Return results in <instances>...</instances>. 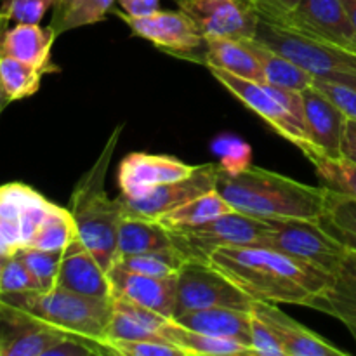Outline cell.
Instances as JSON below:
<instances>
[{"mask_svg": "<svg viewBox=\"0 0 356 356\" xmlns=\"http://www.w3.org/2000/svg\"><path fill=\"white\" fill-rule=\"evenodd\" d=\"M115 2L117 0H58L49 26L59 37L66 31L101 23L106 19Z\"/></svg>", "mask_w": 356, "mask_h": 356, "instance_id": "f1b7e54d", "label": "cell"}, {"mask_svg": "<svg viewBox=\"0 0 356 356\" xmlns=\"http://www.w3.org/2000/svg\"><path fill=\"white\" fill-rule=\"evenodd\" d=\"M278 26L356 54L353 24L341 0H301L298 9Z\"/></svg>", "mask_w": 356, "mask_h": 356, "instance_id": "8fae6325", "label": "cell"}, {"mask_svg": "<svg viewBox=\"0 0 356 356\" xmlns=\"http://www.w3.org/2000/svg\"><path fill=\"white\" fill-rule=\"evenodd\" d=\"M177 6L195 21L204 37L236 40L256 37L259 14L240 0H179Z\"/></svg>", "mask_w": 356, "mask_h": 356, "instance_id": "5bb4252c", "label": "cell"}, {"mask_svg": "<svg viewBox=\"0 0 356 356\" xmlns=\"http://www.w3.org/2000/svg\"><path fill=\"white\" fill-rule=\"evenodd\" d=\"M250 313H252V322H250V346H252L256 356H285L284 348H282L277 334L252 309H250Z\"/></svg>", "mask_w": 356, "mask_h": 356, "instance_id": "60d3db41", "label": "cell"}, {"mask_svg": "<svg viewBox=\"0 0 356 356\" xmlns=\"http://www.w3.org/2000/svg\"><path fill=\"white\" fill-rule=\"evenodd\" d=\"M301 3V0H256L254 9L261 19L273 24H282Z\"/></svg>", "mask_w": 356, "mask_h": 356, "instance_id": "7bdbcfd3", "label": "cell"}, {"mask_svg": "<svg viewBox=\"0 0 356 356\" xmlns=\"http://www.w3.org/2000/svg\"><path fill=\"white\" fill-rule=\"evenodd\" d=\"M124 14L132 17L149 16L160 9V0H117Z\"/></svg>", "mask_w": 356, "mask_h": 356, "instance_id": "ee69618b", "label": "cell"}, {"mask_svg": "<svg viewBox=\"0 0 356 356\" xmlns=\"http://www.w3.org/2000/svg\"><path fill=\"white\" fill-rule=\"evenodd\" d=\"M209 263L252 301L312 308L325 292L330 275L301 259L264 245H226Z\"/></svg>", "mask_w": 356, "mask_h": 356, "instance_id": "6da1fadb", "label": "cell"}, {"mask_svg": "<svg viewBox=\"0 0 356 356\" xmlns=\"http://www.w3.org/2000/svg\"><path fill=\"white\" fill-rule=\"evenodd\" d=\"M0 256H3V257H9V256H13V250H10L9 247L6 245V242H3L2 238H0Z\"/></svg>", "mask_w": 356, "mask_h": 356, "instance_id": "c3c4849f", "label": "cell"}, {"mask_svg": "<svg viewBox=\"0 0 356 356\" xmlns=\"http://www.w3.org/2000/svg\"><path fill=\"white\" fill-rule=\"evenodd\" d=\"M56 38L51 26H40V23H16L14 26L0 23V54L37 66L44 73L59 72L51 59Z\"/></svg>", "mask_w": 356, "mask_h": 356, "instance_id": "ffe728a7", "label": "cell"}, {"mask_svg": "<svg viewBox=\"0 0 356 356\" xmlns=\"http://www.w3.org/2000/svg\"><path fill=\"white\" fill-rule=\"evenodd\" d=\"M302 96H305L306 124L315 153L330 159H341V139L348 117L329 96H325L315 86L302 90Z\"/></svg>", "mask_w": 356, "mask_h": 356, "instance_id": "ac0fdd59", "label": "cell"}, {"mask_svg": "<svg viewBox=\"0 0 356 356\" xmlns=\"http://www.w3.org/2000/svg\"><path fill=\"white\" fill-rule=\"evenodd\" d=\"M256 245L280 250L301 259L332 277L348 249L337 242L320 221L312 219H273Z\"/></svg>", "mask_w": 356, "mask_h": 356, "instance_id": "8992f818", "label": "cell"}, {"mask_svg": "<svg viewBox=\"0 0 356 356\" xmlns=\"http://www.w3.org/2000/svg\"><path fill=\"white\" fill-rule=\"evenodd\" d=\"M341 2H343L344 9H346L348 17H350L351 24H353V30L356 35V0H341Z\"/></svg>", "mask_w": 356, "mask_h": 356, "instance_id": "bcb514c9", "label": "cell"}, {"mask_svg": "<svg viewBox=\"0 0 356 356\" xmlns=\"http://www.w3.org/2000/svg\"><path fill=\"white\" fill-rule=\"evenodd\" d=\"M0 301L17 306L63 332L96 341L104 339L113 312V299L89 298L59 287L51 291L3 294L0 296Z\"/></svg>", "mask_w": 356, "mask_h": 356, "instance_id": "277c9868", "label": "cell"}, {"mask_svg": "<svg viewBox=\"0 0 356 356\" xmlns=\"http://www.w3.org/2000/svg\"><path fill=\"white\" fill-rule=\"evenodd\" d=\"M341 159L356 165V120L348 118L344 125L343 139H341Z\"/></svg>", "mask_w": 356, "mask_h": 356, "instance_id": "f6af8a7d", "label": "cell"}, {"mask_svg": "<svg viewBox=\"0 0 356 356\" xmlns=\"http://www.w3.org/2000/svg\"><path fill=\"white\" fill-rule=\"evenodd\" d=\"M167 316L124 298H113V312L104 339H162ZM103 341V339H101Z\"/></svg>", "mask_w": 356, "mask_h": 356, "instance_id": "7402d4cb", "label": "cell"}, {"mask_svg": "<svg viewBox=\"0 0 356 356\" xmlns=\"http://www.w3.org/2000/svg\"><path fill=\"white\" fill-rule=\"evenodd\" d=\"M240 2H243V3H245V6H249V7H254L256 0H240Z\"/></svg>", "mask_w": 356, "mask_h": 356, "instance_id": "f907efd6", "label": "cell"}, {"mask_svg": "<svg viewBox=\"0 0 356 356\" xmlns=\"http://www.w3.org/2000/svg\"><path fill=\"white\" fill-rule=\"evenodd\" d=\"M44 75L45 73L37 66L0 54V79L10 101L24 99L37 94Z\"/></svg>", "mask_w": 356, "mask_h": 356, "instance_id": "836d02e7", "label": "cell"}, {"mask_svg": "<svg viewBox=\"0 0 356 356\" xmlns=\"http://www.w3.org/2000/svg\"><path fill=\"white\" fill-rule=\"evenodd\" d=\"M58 287L89 298L113 299L110 275L79 240L61 254Z\"/></svg>", "mask_w": 356, "mask_h": 356, "instance_id": "d6986e66", "label": "cell"}, {"mask_svg": "<svg viewBox=\"0 0 356 356\" xmlns=\"http://www.w3.org/2000/svg\"><path fill=\"white\" fill-rule=\"evenodd\" d=\"M6 259L7 257L0 256V278H2V268H3V263H6Z\"/></svg>", "mask_w": 356, "mask_h": 356, "instance_id": "681fc988", "label": "cell"}, {"mask_svg": "<svg viewBox=\"0 0 356 356\" xmlns=\"http://www.w3.org/2000/svg\"><path fill=\"white\" fill-rule=\"evenodd\" d=\"M197 165L169 155L129 153L118 165L117 183L120 197L138 198L162 184L184 179L195 172Z\"/></svg>", "mask_w": 356, "mask_h": 356, "instance_id": "9a60e30c", "label": "cell"}, {"mask_svg": "<svg viewBox=\"0 0 356 356\" xmlns=\"http://www.w3.org/2000/svg\"><path fill=\"white\" fill-rule=\"evenodd\" d=\"M254 301L209 261H188L177 273L174 318L205 308H236L250 312Z\"/></svg>", "mask_w": 356, "mask_h": 356, "instance_id": "ba28073f", "label": "cell"}, {"mask_svg": "<svg viewBox=\"0 0 356 356\" xmlns=\"http://www.w3.org/2000/svg\"><path fill=\"white\" fill-rule=\"evenodd\" d=\"M247 45H249L252 54L259 61L261 70L264 73V83L285 87V89L305 90L312 87L313 82H315V79L305 68L291 61L287 56L268 47L266 44L257 40L256 37L247 38Z\"/></svg>", "mask_w": 356, "mask_h": 356, "instance_id": "4316f807", "label": "cell"}, {"mask_svg": "<svg viewBox=\"0 0 356 356\" xmlns=\"http://www.w3.org/2000/svg\"><path fill=\"white\" fill-rule=\"evenodd\" d=\"M186 263L188 257L183 252L177 249H167L118 257L113 266L132 273L149 275V277H177L181 268Z\"/></svg>", "mask_w": 356, "mask_h": 356, "instance_id": "d6a6232c", "label": "cell"}, {"mask_svg": "<svg viewBox=\"0 0 356 356\" xmlns=\"http://www.w3.org/2000/svg\"><path fill=\"white\" fill-rule=\"evenodd\" d=\"M320 222L350 252H356V198L327 188L325 211Z\"/></svg>", "mask_w": 356, "mask_h": 356, "instance_id": "f546056e", "label": "cell"}, {"mask_svg": "<svg viewBox=\"0 0 356 356\" xmlns=\"http://www.w3.org/2000/svg\"><path fill=\"white\" fill-rule=\"evenodd\" d=\"M209 72L228 92H232L236 99L242 101L254 113L259 115L282 138H285L296 148L301 149L302 155L309 156L315 153L306 129L285 110L284 104L270 90L268 83L252 82V80L242 79V76L214 68V66H209Z\"/></svg>", "mask_w": 356, "mask_h": 356, "instance_id": "9c48e42d", "label": "cell"}, {"mask_svg": "<svg viewBox=\"0 0 356 356\" xmlns=\"http://www.w3.org/2000/svg\"><path fill=\"white\" fill-rule=\"evenodd\" d=\"M211 152L218 156L219 169L222 172H242L252 165V148L240 138L221 134L211 143Z\"/></svg>", "mask_w": 356, "mask_h": 356, "instance_id": "8d00e7d4", "label": "cell"}, {"mask_svg": "<svg viewBox=\"0 0 356 356\" xmlns=\"http://www.w3.org/2000/svg\"><path fill=\"white\" fill-rule=\"evenodd\" d=\"M312 309L339 320L356 343V252L348 250L329 287L313 301Z\"/></svg>", "mask_w": 356, "mask_h": 356, "instance_id": "44dd1931", "label": "cell"}, {"mask_svg": "<svg viewBox=\"0 0 356 356\" xmlns=\"http://www.w3.org/2000/svg\"><path fill=\"white\" fill-rule=\"evenodd\" d=\"M313 86L322 90L325 96H329L341 110L344 111L348 118L356 120V90L351 87L341 86V83L327 82V80H315Z\"/></svg>", "mask_w": 356, "mask_h": 356, "instance_id": "b9f144b4", "label": "cell"}, {"mask_svg": "<svg viewBox=\"0 0 356 356\" xmlns=\"http://www.w3.org/2000/svg\"><path fill=\"white\" fill-rule=\"evenodd\" d=\"M38 291V284L17 254L6 259L0 278V296Z\"/></svg>", "mask_w": 356, "mask_h": 356, "instance_id": "ab89813d", "label": "cell"}, {"mask_svg": "<svg viewBox=\"0 0 356 356\" xmlns=\"http://www.w3.org/2000/svg\"><path fill=\"white\" fill-rule=\"evenodd\" d=\"M118 17L131 28L136 37L152 42L162 51L177 56H193L195 51L204 47V35L195 21L183 10H156L149 16L132 17L117 13Z\"/></svg>", "mask_w": 356, "mask_h": 356, "instance_id": "7c38bea8", "label": "cell"}, {"mask_svg": "<svg viewBox=\"0 0 356 356\" xmlns=\"http://www.w3.org/2000/svg\"><path fill=\"white\" fill-rule=\"evenodd\" d=\"M160 334L162 339L179 346L188 356H256L252 348L240 341L195 332L172 318L167 320Z\"/></svg>", "mask_w": 356, "mask_h": 356, "instance_id": "484cf974", "label": "cell"}, {"mask_svg": "<svg viewBox=\"0 0 356 356\" xmlns=\"http://www.w3.org/2000/svg\"><path fill=\"white\" fill-rule=\"evenodd\" d=\"M176 249L170 229L155 219L122 216L117 235V259L134 254ZM115 259V261H117Z\"/></svg>", "mask_w": 356, "mask_h": 356, "instance_id": "d4e9b609", "label": "cell"}, {"mask_svg": "<svg viewBox=\"0 0 356 356\" xmlns=\"http://www.w3.org/2000/svg\"><path fill=\"white\" fill-rule=\"evenodd\" d=\"M256 38L287 56L291 61L305 68L315 80L351 87L356 90V54L337 45L315 40L278 24L261 19Z\"/></svg>", "mask_w": 356, "mask_h": 356, "instance_id": "5b68a950", "label": "cell"}, {"mask_svg": "<svg viewBox=\"0 0 356 356\" xmlns=\"http://www.w3.org/2000/svg\"><path fill=\"white\" fill-rule=\"evenodd\" d=\"M76 240L79 233L72 212L52 204L28 247L51 250V252H65Z\"/></svg>", "mask_w": 356, "mask_h": 356, "instance_id": "4dcf8cb0", "label": "cell"}, {"mask_svg": "<svg viewBox=\"0 0 356 356\" xmlns=\"http://www.w3.org/2000/svg\"><path fill=\"white\" fill-rule=\"evenodd\" d=\"M108 355L113 356H188L169 341L156 339H103Z\"/></svg>", "mask_w": 356, "mask_h": 356, "instance_id": "74e56055", "label": "cell"}, {"mask_svg": "<svg viewBox=\"0 0 356 356\" xmlns=\"http://www.w3.org/2000/svg\"><path fill=\"white\" fill-rule=\"evenodd\" d=\"M218 163H202V165H197L191 176L153 188L152 191L141 195V197L124 198L120 195L118 197L124 204V214L155 219L156 221L162 216H165L167 212L174 211V209L181 207L186 202L197 198L198 195L216 190L218 188Z\"/></svg>", "mask_w": 356, "mask_h": 356, "instance_id": "30bf717a", "label": "cell"}, {"mask_svg": "<svg viewBox=\"0 0 356 356\" xmlns=\"http://www.w3.org/2000/svg\"><path fill=\"white\" fill-rule=\"evenodd\" d=\"M308 160L315 167L323 186L337 191V193L350 195V197L356 198L355 163L348 162L346 159H330V156L318 155V153L308 156Z\"/></svg>", "mask_w": 356, "mask_h": 356, "instance_id": "e575fe53", "label": "cell"}, {"mask_svg": "<svg viewBox=\"0 0 356 356\" xmlns=\"http://www.w3.org/2000/svg\"><path fill=\"white\" fill-rule=\"evenodd\" d=\"M270 222L242 212L221 216L202 225L167 226L172 235L174 247L188 261H209V256L219 247L256 245Z\"/></svg>", "mask_w": 356, "mask_h": 356, "instance_id": "52a82bcc", "label": "cell"}, {"mask_svg": "<svg viewBox=\"0 0 356 356\" xmlns=\"http://www.w3.org/2000/svg\"><path fill=\"white\" fill-rule=\"evenodd\" d=\"M232 212H235V209L229 205V202L216 188V190L207 191L204 195H198L193 200L186 202L181 207L167 212L165 216H162L156 221H160L165 226L202 225V222L212 221V219L232 214Z\"/></svg>", "mask_w": 356, "mask_h": 356, "instance_id": "1f68e13d", "label": "cell"}, {"mask_svg": "<svg viewBox=\"0 0 356 356\" xmlns=\"http://www.w3.org/2000/svg\"><path fill=\"white\" fill-rule=\"evenodd\" d=\"M16 254L37 280L38 291H51V289L58 287L63 252H51V250L35 249V247H21Z\"/></svg>", "mask_w": 356, "mask_h": 356, "instance_id": "d590c367", "label": "cell"}, {"mask_svg": "<svg viewBox=\"0 0 356 356\" xmlns=\"http://www.w3.org/2000/svg\"><path fill=\"white\" fill-rule=\"evenodd\" d=\"M108 275L113 285V298L129 299L167 318H174L177 277H149L125 271L117 266L111 268Z\"/></svg>", "mask_w": 356, "mask_h": 356, "instance_id": "e0dca14e", "label": "cell"}, {"mask_svg": "<svg viewBox=\"0 0 356 356\" xmlns=\"http://www.w3.org/2000/svg\"><path fill=\"white\" fill-rule=\"evenodd\" d=\"M68 332L0 301V356H45Z\"/></svg>", "mask_w": 356, "mask_h": 356, "instance_id": "4fadbf2b", "label": "cell"}, {"mask_svg": "<svg viewBox=\"0 0 356 356\" xmlns=\"http://www.w3.org/2000/svg\"><path fill=\"white\" fill-rule=\"evenodd\" d=\"M10 103H13V101H10L9 96H7L6 89H3V86H2V79H0V117H2L3 110H6Z\"/></svg>", "mask_w": 356, "mask_h": 356, "instance_id": "7dc6e473", "label": "cell"}, {"mask_svg": "<svg viewBox=\"0 0 356 356\" xmlns=\"http://www.w3.org/2000/svg\"><path fill=\"white\" fill-rule=\"evenodd\" d=\"M38 197H42L38 191L23 183L0 186V238L13 250V254L23 247L21 218Z\"/></svg>", "mask_w": 356, "mask_h": 356, "instance_id": "83f0119b", "label": "cell"}, {"mask_svg": "<svg viewBox=\"0 0 356 356\" xmlns=\"http://www.w3.org/2000/svg\"><path fill=\"white\" fill-rule=\"evenodd\" d=\"M250 309L277 334L285 356H348L346 351L334 346L325 337L291 318L278 308V305L254 301Z\"/></svg>", "mask_w": 356, "mask_h": 356, "instance_id": "2e32d148", "label": "cell"}, {"mask_svg": "<svg viewBox=\"0 0 356 356\" xmlns=\"http://www.w3.org/2000/svg\"><path fill=\"white\" fill-rule=\"evenodd\" d=\"M58 0H0V23H40Z\"/></svg>", "mask_w": 356, "mask_h": 356, "instance_id": "f35d334b", "label": "cell"}, {"mask_svg": "<svg viewBox=\"0 0 356 356\" xmlns=\"http://www.w3.org/2000/svg\"><path fill=\"white\" fill-rule=\"evenodd\" d=\"M204 65L225 70L252 82L264 83L259 61L247 45V40L228 37H204Z\"/></svg>", "mask_w": 356, "mask_h": 356, "instance_id": "cb8c5ba5", "label": "cell"}, {"mask_svg": "<svg viewBox=\"0 0 356 356\" xmlns=\"http://www.w3.org/2000/svg\"><path fill=\"white\" fill-rule=\"evenodd\" d=\"M219 165V163H218ZM218 191L236 212L252 218L312 219L320 221L325 211V186L299 183L263 167L250 165L242 172L219 169Z\"/></svg>", "mask_w": 356, "mask_h": 356, "instance_id": "7a4b0ae2", "label": "cell"}, {"mask_svg": "<svg viewBox=\"0 0 356 356\" xmlns=\"http://www.w3.org/2000/svg\"><path fill=\"white\" fill-rule=\"evenodd\" d=\"M179 325L214 337H228L250 346L252 313L236 308H205L176 316ZM252 348V346H250Z\"/></svg>", "mask_w": 356, "mask_h": 356, "instance_id": "603a6c76", "label": "cell"}, {"mask_svg": "<svg viewBox=\"0 0 356 356\" xmlns=\"http://www.w3.org/2000/svg\"><path fill=\"white\" fill-rule=\"evenodd\" d=\"M124 124H118L101 149L96 162L82 174L70 198V212L76 225L79 242L92 254L106 271L117 259L118 225L124 216L120 197L111 198L106 191V176L117 149Z\"/></svg>", "mask_w": 356, "mask_h": 356, "instance_id": "3957f363", "label": "cell"}]
</instances>
